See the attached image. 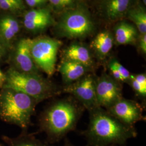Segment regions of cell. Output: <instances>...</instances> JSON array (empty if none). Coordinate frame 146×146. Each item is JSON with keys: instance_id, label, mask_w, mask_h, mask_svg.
Wrapping results in <instances>:
<instances>
[{"instance_id": "cell-9", "label": "cell", "mask_w": 146, "mask_h": 146, "mask_svg": "<svg viewBox=\"0 0 146 146\" xmlns=\"http://www.w3.org/2000/svg\"><path fill=\"white\" fill-rule=\"evenodd\" d=\"M121 84L106 73L96 77L95 92L100 107L107 110L123 98Z\"/></svg>"}, {"instance_id": "cell-27", "label": "cell", "mask_w": 146, "mask_h": 146, "mask_svg": "<svg viewBox=\"0 0 146 146\" xmlns=\"http://www.w3.org/2000/svg\"><path fill=\"white\" fill-rule=\"evenodd\" d=\"M5 73H3L0 69V89L3 88L5 83Z\"/></svg>"}, {"instance_id": "cell-1", "label": "cell", "mask_w": 146, "mask_h": 146, "mask_svg": "<svg viewBox=\"0 0 146 146\" xmlns=\"http://www.w3.org/2000/svg\"><path fill=\"white\" fill-rule=\"evenodd\" d=\"M84 110L73 97L56 100L49 104L38 121L40 131L47 135V142H58L75 130Z\"/></svg>"}, {"instance_id": "cell-22", "label": "cell", "mask_w": 146, "mask_h": 146, "mask_svg": "<svg viewBox=\"0 0 146 146\" xmlns=\"http://www.w3.org/2000/svg\"><path fill=\"white\" fill-rule=\"evenodd\" d=\"M109 63L111 64L119 72L121 75L124 79L125 83L128 84L131 74V73H129V72L123 66H122L118 61H117L115 59L111 60Z\"/></svg>"}, {"instance_id": "cell-5", "label": "cell", "mask_w": 146, "mask_h": 146, "mask_svg": "<svg viewBox=\"0 0 146 146\" xmlns=\"http://www.w3.org/2000/svg\"><path fill=\"white\" fill-rule=\"evenodd\" d=\"M62 42L49 37L31 39V54L37 67L51 77L55 72L58 51Z\"/></svg>"}, {"instance_id": "cell-4", "label": "cell", "mask_w": 146, "mask_h": 146, "mask_svg": "<svg viewBox=\"0 0 146 146\" xmlns=\"http://www.w3.org/2000/svg\"><path fill=\"white\" fill-rule=\"evenodd\" d=\"M3 87H9L21 92L39 102L62 93V88L42 74L20 73L9 68L5 73Z\"/></svg>"}, {"instance_id": "cell-11", "label": "cell", "mask_w": 146, "mask_h": 146, "mask_svg": "<svg viewBox=\"0 0 146 146\" xmlns=\"http://www.w3.org/2000/svg\"><path fill=\"white\" fill-rule=\"evenodd\" d=\"M23 22L27 30L32 33H38L52 26L54 20L50 11L47 8H42L26 12Z\"/></svg>"}, {"instance_id": "cell-31", "label": "cell", "mask_w": 146, "mask_h": 146, "mask_svg": "<svg viewBox=\"0 0 146 146\" xmlns=\"http://www.w3.org/2000/svg\"><path fill=\"white\" fill-rule=\"evenodd\" d=\"M0 146H5L2 143H0Z\"/></svg>"}, {"instance_id": "cell-19", "label": "cell", "mask_w": 146, "mask_h": 146, "mask_svg": "<svg viewBox=\"0 0 146 146\" xmlns=\"http://www.w3.org/2000/svg\"><path fill=\"white\" fill-rule=\"evenodd\" d=\"M127 14L129 19L134 22L141 34H146V12L144 8L141 5L131 8Z\"/></svg>"}, {"instance_id": "cell-13", "label": "cell", "mask_w": 146, "mask_h": 146, "mask_svg": "<svg viewBox=\"0 0 146 146\" xmlns=\"http://www.w3.org/2000/svg\"><path fill=\"white\" fill-rule=\"evenodd\" d=\"M63 60L78 63L93 71L94 61L92 54L88 47L83 44L73 43L65 48L63 52Z\"/></svg>"}, {"instance_id": "cell-29", "label": "cell", "mask_w": 146, "mask_h": 146, "mask_svg": "<svg viewBox=\"0 0 146 146\" xmlns=\"http://www.w3.org/2000/svg\"><path fill=\"white\" fill-rule=\"evenodd\" d=\"M142 2L145 5H146V0H142Z\"/></svg>"}, {"instance_id": "cell-2", "label": "cell", "mask_w": 146, "mask_h": 146, "mask_svg": "<svg viewBox=\"0 0 146 146\" xmlns=\"http://www.w3.org/2000/svg\"><path fill=\"white\" fill-rule=\"evenodd\" d=\"M89 113L88 125L82 132L88 146H125L128 140L137 135L135 127L125 125L103 108Z\"/></svg>"}, {"instance_id": "cell-30", "label": "cell", "mask_w": 146, "mask_h": 146, "mask_svg": "<svg viewBox=\"0 0 146 146\" xmlns=\"http://www.w3.org/2000/svg\"><path fill=\"white\" fill-rule=\"evenodd\" d=\"M109 146H120V145H111Z\"/></svg>"}, {"instance_id": "cell-20", "label": "cell", "mask_w": 146, "mask_h": 146, "mask_svg": "<svg viewBox=\"0 0 146 146\" xmlns=\"http://www.w3.org/2000/svg\"><path fill=\"white\" fill-rule=\"evenodd\" d=\"M136 94L142 99L146 97V74H131L128 83Z\"/></svg>"}, {"instance_id": "cell-16", "label": "cell", "mask_w": 146, "mask_h": 146, "mask_svg": "<svg viewBox=\"0 0 146 146\" xmlns=\"http://www.w3.org/2000/svg\"><path fill=\"white\" fill-rule=\"evenodd\" d=\"M114 39L109 31L99 33L91 43V47L94 49L100 58H104L110 53L113 47Z\"/></svg>"}, {"instance_id": "cell-17", "label": "cell", "mask_w": 146, "mask_h": 146, "mask_svg": "<svg viewBox=\"0 0 146 146\" xmlns=\"http://www.w3.org/2000/svg\"><path fill=\"white\" fill-rule=\"evenodd\" d=\"M115 41L118 45H127L135 42L137 31L131 24L121 22L115 28Z\"/></svg>"}, {"instance_id": "cell-12", "label": "cell", "mask_w": 146, "mask_h": 146, "mask_svg": "<svg viewBox=\"0 0 146 146\" xmlns=\"http://www.w3.org/2000/svg\"><path fill=\"white\" fill-rule=\"evenodd\" d=\"M20 31L19 21L14 14L7 13L0 16V42L9 51Z\"/></svg>"}, {"instance_id": "cell-26", "label": "cell", "mask_w": 146, "mask_h": 146, "mask_svg": "<svg viewBox=\"0 0 146 146\" xmlns=\"http://www.w3.org/2000/svg\"><path fill=\"white\" fill-rule=\"evenodd\" d=\"M139 48L143 54L146 53V35H142L139 42Z\"/></svg>"}, {"instance_id": "cell-18", "label": "cell", "mask_w": 146, "mask_h": 146, "mask_svg": "<svg viewBox=\"0 0 146 146\" xmlns=\"http://www.w3.org/2000/svg\"><path fill=\"white\" fill-rule=\"evenodd\" d=\"M2 139L8 146H52L47 142L37 139L33 134H28L27 131H22L20 135L15 137L3 135Z\"/></svg>"}, {"instance_id": "cell-3", "label": "cell", "mask_w": 146, "mask_h": 146, "mask_svg": "<svg viewBox=\"0 0 146 146\" xmlns=\"http://www.w3.org/2000/svg\"><path fill=\"white\" fill-rule=\"evenodd\" d=\"M39 103L21 92L4 87L0 89V120L27 131Z\"/></svg>"}, {"instance_id": "cell-6", "label": "cell", "mask_w": 146, "mask_h": 146, "mask_svg": "<svg viewBox=\"0 0 146 146\" xmlns=\"http://www.w3.org/2000/svg\"><path fill=\"white\" fill-rule=\"evenodd\" d=\"M57 27L62 36L69 38L87 36L94 29V24L88 13L79 8L65 11Z\"/></svg>"}, {"instance_id": "cell-21", "label": "cell", "mask_w": 146, "mask_h": 146, "mask_svg": "<svg viewBox=\"0 0 146 146\" xmlns=\"http://www.w3.org/2000/svg\"><path fill=\"white\" fill-rule=\"evenodd\" d=\"M25 9L22 0H0V9L7 13L16 14Z\"/></svg>"}, {"instance_id": "cell-24", "label": "cell", "mask_w": 146, "mask_h": 146, "mask_svg": "<svg viewBox=\"0 0 146 146\" xmlns=\"http://www.w3.org/2000/svg\"><path fill=\"white\" fill-rule=\"evenodd\" d=\"M27 5L31 8L39 7L44 5L48 0H25Z\"/></svg>"}, {"instance_id": "cell-25", "label": "cell", "mask_w": 146, "mask_h": 146, "mask_svg": "<svg viewBox=\"0 0 146 146\" xmlns=\"http://www.w3.org/2000/svg\"><path fill=\"white\" fill-rule=\"evenodd\" d=\"M8 52V49L0 42V61L7 58Z\"/></svg>"}, {"instance_id": "cell-8", "label": "cell", "mask_w": 146, "mask_h": 146, "mask_svg": "<svg viewBox=\"0 0 146 146\" xmlns=\"http://www.w3.org/2000/svg\"><path fill=\"white\" fill-rule=\"evenodd\" d=\"M31 39L22 38L16 41L9 51L7 61L12 68L20 73L41 74L31 58Z\"/></svg>"}, {"instance_id": "cell-7", "label": "cell", "mask_w": 146, "mask_h": 146, "mask_svg": "<svg viewBox=\"0 0 146 146\" xmlns=\"http://www.w3.org/2000/svg\"><path fill=\"white\" fill-rule=\"evenodd\" d=\"M96 77L92 73H87L73 84L64 86L62 93L70 94L89 112L96 110L101 107L96 96Z\"/></svg>"}, {"instance_id": "cell-15", "label": "cell", "mask_w": 146, "mask_h": 146, "mask_svg": "<svg viewBox=\"0 0 146 146\" xmlns=\"http://www.w3.org/2000/svg\"><path fill=\"white\" fill-rule=\"evenodd\" d=\"M134 0H104L102 9L104 15L110 21H115L123 17L131 9Z\"/></svg>"}, {"instance_id": "cell-28", "label": "cell", "mask_w": 146, "mask_h": 146, "mask_svg": "<svg viewBox=\"0 0 146 146\" xmlns=\"http://www.w3.org/2000/svg\"><path fill=\"white\" fill-rule=\"evenodd\" d=\"M62 146H75V145H73L72 143H70V141H68L67 139H65V140H64V144Z\"/></svg>"}, {"instance_id": "cell-23", "label": "cell", "mask_w": 146, "mask_h": 146, "mask_svg": "<svg viewBox=\"0 0 146 146\" xmlns=\"http://www.w3.org/2000/svg\"><path fill=\"white\" fill-rule=\"evenodd\" d=\"M57 9H63L72 7L77 0H48Z\"/></svg>"}, {"instance_id": "cell-10", "label": "cell", "mask_w": 146, "mask_h": 146, "mask_svg": "<svg viewBox=\"0 0 146 146\" xmlns=\"http://www.w3.org/2000/svg\"><path fill=\"white\" fill-rule=\"evenodd\" d=\"M107 110L108 113L126 125L133 126L145 120L143 108L139 102L122 98Z\"/></svg>"}, {"instance_id": "cell-14", "label": "cell", "mask_w": 146, "mask_h": 146, "mask_svg": "<svg viewBox=\"0 0 146 146\" xmlns=\"http://www.w3.org/2000/svg\"><path fill=\"white\" fill-rule=\"evenodd\" d=\"M61 74L64 86L73 84L92 70L84 65L72 61L63 60L58 67Z\"/></svg>"}]
</instances>
